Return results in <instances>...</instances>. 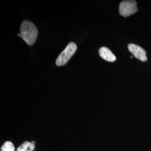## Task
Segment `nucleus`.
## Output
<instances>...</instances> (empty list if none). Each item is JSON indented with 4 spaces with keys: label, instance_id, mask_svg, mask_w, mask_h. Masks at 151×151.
Instances as JSON below:
<instances>
[{
    "label": "nucleus",
    "instance_id": "obj_1",
    "mask_svg": "<svg viewBox=\"0 0 151 151\" xmlns=\"http://www.w3.org/2000/svg\"><path fill=\"white\" fill-rule=\"evenodd\" d=\"M22 38L29 45L35 43L38 37V29L35 25L29 21H24L20 27Z\"/></svg>",
    "mask_w": 151,
    "mask_h": 151
},
{
    "label": "nucleus",
    "instance_id": "obj_2",
    "mask_svg": "<svg viewBox=\"0 0 151 151\" xmlns=\"http://www.w3.org/2000/svg\"><path fill=\"white\" fill-rule=\"evenodd\" d=\"M76 50V44L73 42L70 43L57 58L55 61L56 65L58 66H62L65 65L68 61L70 60L73 55L75 53Z\"/></svg>",
    "mask_w": 151,
    "mask_h": 151
},
{
    "label": "nucleus",
    "instance_id": "obj_3",
    "mask_svg": "<svg viewBox=\"0 0 151 151\" xmlns=\"http://www.w3.org/2000/svg\"><path fill=\"white\" fill-rule=\"evenodd\" d=\"M119 14L123 17H128L138 11L137 2L134 0L123 1L119 7Z\"/></svg>",
    "mask_w": 151,
    "mask_h": 151
},
{
    "label": "nucleus",
    "instance_id": "obj_4",
    "mask_svg": "<svg viewBox=\"0 0 151 151\" xmlns=\"http://www.w3.org/2000/svg\"><path fill=\"white\" fill-rule=\"evenodd\" d=\"M128 48L130 52L133 54L136 58L140 60L142 62H146L147 60L146 56V50L140 47V46L135 44H129L128 45Z\"/></svg>",
    "mask_w": 151,
    "mask_h": 151
},
{
    "label": "nucleus",
    "instance_id": "obj_5",
    "mask_svg": "<svg viewBox=\"0 0 151 151\" xmlns=\"http://www.w3.org/2000/svg\"><path fill=\"white\" fill-rule=\"evenodd\" d=\"M99 53L103 59L108 62H113L116 60V57L107 47H103L100 48L99 50Z\"/></svg>",
    "mask_w": 151,
    "mask_h": 151
},
{
    "label": "nucleus",
    "instance_id": "obj_6",
    "mask_svg": "<svg viewBox=\"0 0 151 151\" xmlns=\"http://www.w3.org/2000/svg\"><path fill=\"white\" fill-rule=\"evenodd\" d=\"M35 149V142L32 141V142L25 141L22 145L19 146L16 151H34Z\"/></svg>",
    "mask_w": 151,
    "mask_h": 151
},
{
    "label": "nucleus",
    "instance_id": "obj_7",
    "mask_svg": "<svg viewBox=\"0 0 151 151\" xmlns=\"http://www.w3.org/2000/svg\"><path fill=\"white\" fill-rule=\"evenodd\" d=\"M1 151H15L14 144L10 141H6L1 148Z\"/></svg>",
    "mask_w": 151,
    "mask_h": 151
},
{
    "label": "nucleus",
    "instance_id": "obj_8",
    "mask_svg": "<svg viewBox=\"0 0 151 151\" xmlns=\"http://www.w3.org/2000/svg\"><path fill=\"white\" fill-rule=\"evenodd\" d=\"M18 37H20V38H22V35H21V34L20 33V34H18Z\"/></svg>",
    "mask_w": 151,
    "mask_h": 151
},
{
    "label": "nucleus",
    "instance_id": "obj_9",
    "mask_svg": "<svg viewBox=\"0 0 151 151\" xmlns=\"http://www.w3.org/2000/svg\"><path fill=\"white\" fill-rule=\"evenodd\" d=\"M130 58H133V57H132V56H130Z\"/></svg>",
    "mask_w": 151,
    "mask_h": 151
}]
</instances>
